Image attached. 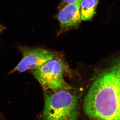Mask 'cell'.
I'll list each match as a JSON object with an SVG mask.
<instances>
[{
	"instance_id": "obj_1",
	"label": "cell",
	"mask_w": 120,
	"mask_h": 120,
	"mask_svg": "<svg viewBox=\"0 0 120 120\" xmlns=\"http://www.w3.org/2000/svg\"><path fill=\"white\" fill-rule=\"evenodd\" d=\"M84 110L92 120H120V61L94 82L84 99Z\"/></svg>"
},
{
	"instance_id": "obj_2",
	"label": "cell",
	"mask_w": 120,
	"mask_h": 120,
	"mask_svg": "<svg viewBox=\"0 0 120 120\" xmlns=\"http://www.w3.org/2000/svg\"><path fill=\"white\" fill-rule=\"evenodd\" d=\"M72 90L45 93L41 120H78L79 99Z\"/></svg>"
},
{
	"instance_id": "obj_3",
	"label": "cell",
	"mask_w": 120,
	"mask_h": 120,
	"mask_svg": "<svg viewBox=\"0 0 120 120\" xmlns=\"http://www.w3.org/2000/svg\"><path fill=\"white\" fill-rule=\"evenodd\" d=\"M45 93L62 90H71L70 86L65 80V74H72V71L63 59L55 56L39 68L31 70Z\"/></svg>"
},
{
	"instance_id": "obj_4",
	"label": "cell",
	"mask_w": 120,
	"mask_h": 120,
	"mask_svg": "<svg viewBox=\"0 0 120 120\" xmlns=\"http://www.w3.org/2000/svg\"><path fill=\"white\" fill-rule=\"evenodd\" d=\"M19 49L22 58L16 66L8 73L9 75L16 72L22 73L36 69L56 56L52 51L41 48L20 46Z\"/></svg>"
},
{
	"instance_id": "obj_5",
	"label": "cell",
	"mask_w": 120,
	"mask_h": 120,
	"mask_svg": "<svg viewBox=\"0 0 120 120\" xmlns=\"http://www.w3.org/2000/svg\"><path fill=\"white\" fill-rule=\"evenodd\" d=\"M82 0L65 5L58 13L57 18L61 30H66L79 25L82 21L80 5Z\"/></svg>"
},
{
	"instance_id": "obj_6",
	"label": "cell",
	"mask_w": 120,
	"mask_h": 120,
	"mask_svg": "<svg viewBox=\"0 0 120 120\" xmlns=\"http://www.w3.org/2000/svg\"><path fill=\"white\" fill-rule=\"evenodd\" d=\"M100 0H82L80 13L82 21L91 20L95 14L96 10Z\"/></svg>"
},
{
	"instance_id": "obj_7",
	"label": "cell",
	"mask_w": 120,
	"mask_h": 120,
	"mask_svg": "<svg viewBox=\"0 0 120 120\" xmlns=\"http://www.w3.org/2000/svg\"><path fill=\"white\" fill-rule=\"evenodd\" d=\"M76 0H62V3H63V5L64 6L67 4L74 2Z\"/></svg>"
},
{
	"instance_id": "obj_8",
	"label": "cell",
	"mask_w": 120,
	"mask_h": 120,
	"mask_svg": "<svg viewBox=\"0 0 120 120\" xmlns=\"http://www.w3.org/2000/svg\"><path fill=\"white\" fill-rule=\"evenodd\" d=\"M5 29H6V27L2 25V24H0V35Z\"/></svg>"
},
{
	"instance_id": "obj_9",
	"label": "cell",
	"mask_w": 120,
	"mask_h": 120,
	"mask_svg": "<svg viewBox=\"0 0 120 120\" xmlns=\"http://www.w3.org/2000/svg\"><path fill=\"white\" fill-rule=\"evenodd\" d=\"M0 117H1V116H0V120H1V118H0Z\"/></svg>"
}]
</instances>
